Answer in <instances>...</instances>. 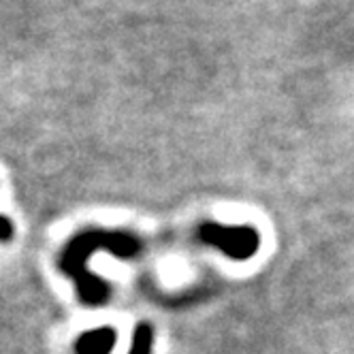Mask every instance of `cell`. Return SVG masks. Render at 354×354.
I'll list each match as a JSON object with an SVG mask.
<instances>
[{"instance_id": "cell-1", "label": "cell", "mask_w": 354, "mask_h": 354, "mask_svg": "<svg viewBox=\"0 0 354 354\" xmlns=\"http://www.w3.org/2000/svg\"><path fill=\"white\" fill-rule=\"evenodd\" d=\"M113 339L115 335L109 326L96 328L77 339V354H109Z\"/></svg>"}, {"instance_id": "cell-2", "label": "cell", "mask_w": 354, "mask_h": 354, "mask_svg": "<svg viewBox=\"0 0 354 354\" xmlns=\"http://www.w3.org/2000/svg\"><path fill=\"white\" fill-rule=\"evenodd\" d=\"M11 239H13V224L5 216H0V241H11Z\"/></svg>"}]
</instances>
